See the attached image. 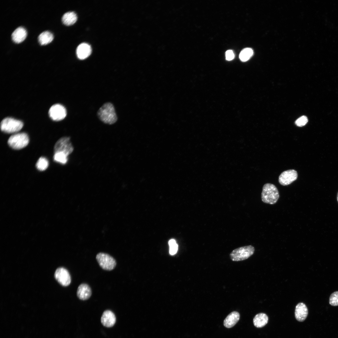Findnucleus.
<instances>
[{"label":"nucleus","instance_id":"obj_1","mask_svg":"<svg viewBox=\"0 0 338 338\" xmlns=\"http://www.w3.org/2000/svg\"><path fill=\"white\" fill-rule=\"evenodd\" d=\"M97 115L104 123L111 125L115 123L117 117L113 105L110 102L104 104L99 109Z\"/></svg>","mask_w":338,"mask_h":338},{"label":"nucleus","instance_id":"obj_2","mask_svg":"<svg viewBox=\"0 0 338 338\" xmlns=\"http://www.w3.org/2000/svg\"><path fill=\"white\" fill-rule=\"evenodd\" d=\"M262 201L266 203H275L279 197V191L274 184L267 183L263 186L261 195Z\"/></svg>","mask_w":338,"mask_h":338},{"label":"nucleus","instance_id":"obj_3","mask_svg":"<svg viewBox=\"0 0 338 338\" xmlns=\"http://www.w3.org/2000/svg\"><path fill=\"white\" fill-rule=\"evenodd\" d=\"M23 126L22 121L11 117L4 118L0 124L1 131L8 133H16L20 130Z\"/></svg>","mask_w":338,"mask_h":338},{"label":"nucleus","instance_id":"obj_4","mask_svg":"<svg viewBox=\"0 0 338 338\" xmlns=\"http://www.w3.org/2000/svg\"><path fill=\"white\" fill-rule=\"evenodd\" d=\"M29 142L28 135L25 133L15 134L10 137L8 144L12 148L19 150L26 147Z\"/></svg>","mask_w":338,"mask_h":338},{"label":"nucleus","instance_id":"obj_5","mask_svg":"<svg viewBox=\"0 0 338 338\" xmlns=\"http://www.w3.org/2000/svg\"><path fill=\"white\" fill-rule=\"evenodd\" d=\"M254 248L251 245L244 246L237 248L233 250L230 253L231 259L234 261L245 260L253 254Z\"/></svg>","mask_w":338,"mask_h":338},{"label":"nucleus","instance_id":"obj_6","mask_svg":"<svg viewBox=\"0 0 338 338\" xmlns=\"http://www.w3.org/2000/svg\"><path fill=\"white\" fill-rule=\"evenodd\" d=\"M74 147L70 141V138L64 137L59 139L55 144L54 147V153L62 152L68 156L72 153Z\"/></svg>","mask_w":338,"mask_h":338},{"label":"nucleus","instance_id":"obj_7","mask_svg":"<svg viewBox=\"0 0 338 338\" xmlns=\"http://www.w3.org/2000/svg\"><path fill=\"white\" fill-rule=\"evenodd\" d=\"M96 258L100 266L104 270H111L116 266L115 260L108 254L100 253L97 254Z\"/></svg>","mask_w":338,"mask_h":338},{"label":"nucleus","instance_id":"obj_8","mask_svg":"<svg viewBox=\"0 0 338 338\" xmlns=\"http://www.w3.org/2000/svg\"><path fill=\"white\" fill-rule=\"evenodd\" d=\"M49 114L51 118L55 121H59L64 119L67 115L65 108L59 104L52 105L50 108Z\"/></svg>","mask_w":338,"mask_h":338},{"label":"nucleus","instance_id":"obj_9","mask_svg":"<svg viewBox=\"0 0 338 338\" xmlns=\"http://www.w3.org/2000/svg\"><path fill=\"white\" fill-rule=\"evenodd\" d=\"M298 177L296 171L290 169L284 171L279 175V182L283 186L288 185L296 180Z\"/></svg>","mask_w":338,"mask_h":338},{"label":"nucleus","instance_id":"obj_10","mask_svg":"<svg viewBox=\"0 0 338 338\" xmlns=\"http://www.w3.org/2000/svg\"><path fill=\"white\" fill-rule=\"evenodd\" d=\"M54 277L58 282L63 286H68L71 283L70 274L67 270L63 267L59 268L56 270Z\"/></svg>","mask_w":338,"mask_h":338},{"label":"nucleus","instance_id":"obj_11","mask_svg":"<svg viewBox=\"0 0 338 338\" xmlns=\"http://www.w3.org/2000/svg\"><path fill=\"white\" fill-rule=\"evenodd\" d=\"M308 314V308L304 303H299L296 305L295 310V317L299 322H303L306 318Z\"/></svg>","mask_w":338,"mask_h":338},{"label":"nucleus","instance_id":"obj_12","mask_svg":"<svg viewBox=\"0 0 338 338\" xmlns=\"http://www.w3.org/2000/svg\"><path fill=\"white\" fill-rule=\"evenodd\" d=\"M102 324L107 327H112L116 322V317L114 314L111 311L106 310L104 311L101 318Z\"/></svg>","mask_w":338,"mask_h":338},{"label":"nucleus","instance_id":"obj_13","mask_svg":"<svg viewBox=\"0 0 338 338\" xmlns=\"http://www.w3.org/2000/svg\"><path fill=\"white\" fill-rule=\"evenodd\" d=\"M91 51V47L89 44L86 43H82L78 46L76 53L79 59H84L90 54Z\"/></svg>","mask_w":338,"mask_h":338},{"label":"nucleus","instance_id":"obj_14","mask_svg":"<svg viewBox=\"0 0 338 338\" xmlns=\"http://www.w3.org/2000/svg\"><path fill=\"white\" fill-rule=\"evenodd\" d=\"M91 290L90 287L86 284H82L78 287L77 294L78 297L82 300H85L91 295Z\"/></svg>","mask_w":338,"mask_h":338},{"label":"nucleus","instance_id":"obj_15","mask_svg":"<svg viewBox=\"0 0 338 338\" xmlns=\"http://www.w3.org/2000/svg\"><path fill=\"white\" fill-rule=\"evenodd\" d=\"M27 32L25 28L19 27L16 29L12 34V38L14 42L17 43H21L26 38Z\"/></svg>","mask_w":338,"mask_h":338},{"label":"nucleus","instance_id":"obj_16","mask_svg":"<svg viewBox=\"0 0 338 338\" xmlns=\"http://www.w3.org/2000/svg\"><path fill=\"white\" fill-rule=\"evenodd\" d=\"M240 314L237 311H233L230 313L225 318L224 322V326L227 328L233 326L238 321Z\"/></svg>","mask_w":338,"mask_h":338},{"label":"nucleus","instance_id":"obj_17","mask_svg":"<svg viewBox=\"0 0 338 338\" xmlns=\"http://www.w3.org/2000/svg\"><path fill=\"white\" fill-rule=\"evenodd\" d=\"M268 320V317L266 314L260 313L255 316L253 322L255 327L260 328L264 327L267 324Z\"/></svg>","mask_w":338,"mask_h":338},{"label":"nucleus","instance_id":"obj_18","mask_svg":"<svg viewBox=\"0 0 338 338\" xmlns=\"http://www.w3.org/2000/svg\"><path fill=\"white\" fill-rule=\"evenodd\" d=\"M77 16L76 13L73 11H69L65 13L62 17L63 23L66 25H71L74 24L77 21Z\"/></svg>","mask_w":338,"mask_h":338},{"label":"nucleus","instance_id":"obj_19","mask_svg":"<svg viewBox=\"0 0 338 338\" xmlns=\"http://www.w3.org/2000/svg\"><path fill=\"white\" fill-rule=\"evenodd\" d=\"M53 38V34L49 31H46L42 32L39 35L38 39L40 44L44 45L50 43Z\"/></svg>","mask_w":338,"mask_h":338},{"label":"nucleus","instance_id":"obj_20","mask_svg":"<svg viewBox=\"0 0 338 338\" xmlns=\"http://www.w3.org/2000/svg\"><path fill=\"white\" fill-rule=\"evenodd\" d=\"M253 54V51L252 49L250 48H246L241 52L239 58L241 61L245 62L249 59Z\"/></svg>","mask_w":338,"mask_h":338},{"label":"nucleus","instance_id":"obj_21","mask_svg":"<svg viewBox=\"0 0 338 338\" xmlns=\"http://www.w3.org/2000/svg\"><path fill=\"white\" fill-rule=\"evenodd\" d=\"M49 162L45 157H40L38 160L36 164L37 169L41 171L45 170L48 167Z\"/></svg>","mask_w":338,"mask_h":338},{"label":"nucleus","instance_id":"obj_22","mask_svg":"<svg viewBox=\"0 0 338 338\" xmlns=\"http://www.w3.org/2000/svg\"><path fill=\"white\" fill-rule=\"evenodd\" d=\"M68 156L65 154L59 152L54 153L53 158L55 161L64 164L67 162Z\"/></svg>","mask_w":338,"mask_h":338},{"label":"nucleus","instance_id":"obj_23","mask_svg":"<svg viewBox=\"0 0 338 338\" xmlns=\"http://www.w3.org/2000/svg\"><path fill=\"white\" fill-rule=\"evenodd\" d=\"M329 303L332 306H338V291H335L331 294L329 298Z\"/></svg>","mask_w":338,"mask_h":338},{"label":"nucleus","instance_id":"obj_24","mask_svg":"<svg viewBox=\"0 0 338 338\" xmlns=\"http://www.w3.org/2000/svg\"><path fill=\"white\" fill-rule=\"evenodd\" d=\"M308 121L307 118L305 116H302L296 120L295 124L298 126L302 127L305 125Z\"/></svg>","mask_w":338,"mask_h":338},{"label":"nucleus","instance_id":"obj_25","mask_svg":"<svg viewBox=\"0 0 338 338\" xmlns=\"http://www.w3.org/2000/svg\"><path fill=\"white\" fill-rule=\"evenodd\" d=\"M226 59L230 61L233 59L234 57V55L233 51L231 50L227 51L225 53Z\"/></svg>","mask_w":338,"mask_h":338},{"label":"nucleus","instance_id":"obj_26","mask_svg":"<svg viewBox=\"0 0 338 338\" xmlns=\"http://www.w3.org/2000/svg\"><path fill=\"white\" fill-rule=\"evenodd\" d=\"M169 253L171 255H173L175 254L178 250V245L176 243V244L170 246Z\"/></svg>","mask_w":338,"mask_h":338},{"label":"nucleus","instance_id":"obj_27","mask_svg":"<svg viewBox=\"0 0 338 338\" xmlns=\"http://www.w3.org/2000/svg\"><path fill=\"white\" fill-rule=\"evenodd\" d=\"M168 243L169 246H170L176 244V242L174 239H171L169 241Z\"/></svg>","mask_w":338,"mask_h":338},{"label":"nucleus","instance_id":"obj_28","mask_svg":"<svg viewBox=\"0 0 338 338\" xmlns=\"http://www.w3.org/2000/svg\"><path fill=\"white\" fill-rule=\"evenodd\" d=\"M337 202H338V192H337Z\"/></svg>","mask_w":338,"mask_h":338}]
</instances>
